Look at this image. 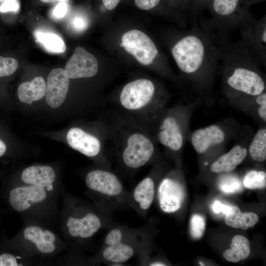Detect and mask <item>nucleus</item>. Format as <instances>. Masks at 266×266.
<instances>
[{"mask_svg":"<svg viewBox=\"0 0 266 266\" xmlns=\"http://www.w3.org/2000/svg\"><path fill=\"white\" fill-rule=\"evenodd\" d=\"M184 32L171 49L179 69L200 100L210 103L219 70V46L198 25Z\"/></svg>","mask_w":266,"mask_h":266,"instance_id":"obj_1","label":"nucleus"},{"mask_svg":"<svg viewBox=\"0 0 266 266\" xmlns=\"http://www.w3.org/2000/svg\"><path fill=\"white\" fill-rule=\"evenodd\" d=\"M220 50L218 71L224 97L257 96L266 92V76L260 65L239 42L218 44Z\"/></svg>","mask_w":266,"mask_h":266,"instance_id":"obj_2","label":"nucleus"},{"mask_svg":"<svg viewBox=\"0 0 266 266\" xmlns=\"http://www.w3.org/2000/svg\"><path fill=\"white\" fill-rule=\"evenodd\" d=\"M246 0H210L211 17L199 26L217 44L229 40L230 35L256 17Z\"/></svg>","mask_w":266,"mask_h":266,"instance_id":"obj_3","label":"nucleus"},{"mask_svg":"<svg viewBox=\"0 0 266 266\" xmlns=\"http://www.w3.org/2000/svg\"><path fill=\"white\" fill-rule=\"evenodd\" d=\"M200 100L179 103L171 108L165 109L159 116L156 133L157 141L169 152L181 153L190 134L191 120Z\"/></svg>","mask_w":266,"mask_h":266,"instance_id":"obj_4","label":"nucleus"},{"mask_svg":"<svg viewBox=\"0 0 266 266\" xmlns=\"http://www.w3.org/2000/svg\"><path fill=\"white\" fill-rule=\"evenodd\" d=\"M241 127L235 118L229 117L191 132L189 140L196 153L204 159L203 166L208 165L209 158H216L222 154Z\"/></svg>","mask_w":266,"mask_h":266,"instance_id":"obj_5","label":"nucleus"},{"mask_svg":"<svg viewBox=\"0 0 266 266\" xmlns=\"http://www.w3.org/2000/svg\"><path fill=\"white\" fill-rule=\"evenodd\" d=\"M166 97L157 91L150 80L139 79L127 84L120 95L121 105L129 110H137L152 105L160 112L165 109Z\"/></svg>","mask_w":266,"mask_h":266,"instance_id":"obj_6","label":"nucleus"},{"mask_svg":"<svg viewBox=\"0 0 266 266\" xmlns=\"http://www.w3.org/2000/svg\"><path fill=\"white\" fill-rule=\"evenodd\" d=\"M254 134L253 130L248 126H241L234 138V146L227 153L215 158L208 170L212 173L221 174L233 171L246 159L248 145Z\"/></svg>","mask_w":266,"mask_h":266,"instance_id":"obj_7","label":"nucleus"},{"mask_svg":"<svg viewBox=\"0 0 266 266\" xmlns=\"http://www.w3.org/2000/svg\"><path fill=\"white\" fill-rule=\"evenodd\" d=\"M243 46L260 65L266 66V16L256 18L239 30Z\"/></svg>","mask_w":266,"mask_h":266,"instance_id":"obj_8","label":"nucleus"},{"mask_svg":"<svg viewBox=\"0 0 266 266\" xmlns=\"http://www.w3.org/2000/svg\"><path fill=\"white\" fill-rule=\"evenodd\" d=\"M155 151V145L150 138L141 133H133L126 140L122 160L127 166L138 168L150 161Z\"/></svg>","mask_w":266,"mask_h":266,"instance_id":"obj_9","label":"nucleus"},{"mask_svg":"<svg viewBox=\"0 0 266 266\" xmlns=\"http://www.w3.org/2000/svg\"><path fill=\"white\" fill-rule=\"evenodd\" d=\"M120 46L143 65H151L159 55V50L150 37L137 30L125 33Z\"/></svg>","mask_w":266,"mask_h":266,"instance_id":"obj_10","label":"nucleus"},{"mask_svg":"<svg viewBox=\"0 0 266 266\" xmlns=\"http://www.w3.org/2000/svg\"><path fill=\"white\" fill-rule=\"evenodd\" d=\"M229 104L247 114L259 126L266 125V92L257 96L225 97Z\"/></svg>","mask_w":266,"mask_h":266,"instance_id":"obj_11","label":"nucleus"},{"mask_svg":"<svg viewBox=\"0 0 266 266\" xmlns=\"http://www.w3.org/2000/svg\"><path fill=\"white\" fill-rule=\"evenodd\" d=\"M96 57L85 49L77 46L66 64L65 71L69 79L89 78L98 71Z\"/></svg>","mask_w":266,"mask_h":266,"instance_id":"obj_12","label":"nucleus"},{"mask_svg":"<svg viewBox=\"0 0 266 266\" xmlns=\"http://www.w3.org/2000/svg\"><path fill=\"white\" fill-rule=\"evenodd\" d=\"M158 197L161 209L171 213L182 207L185 192L179 181L172 177H166L161 181L158 189Z\"/></svg>","mask_w":266,"mask_h":266,"instance_id":"obj_13","label":"nucleus"},{"mask_svg":"<svg viewBox=\"0 0 266 266\" xmlns=\"http://www.w3.org/2000/svg\"><path fill=\"white\" fill-rule=\"evenodd\" d=\"M86 184L92 190L108 197L118 196L123 190L121 180L115 174L102 169L89 172L86 177Z\"/></svg>","mask_w":266,"mask_h":266,"instance_id":"obj_14","label":"nucleus"},{"mask_svg":"<svg viewBox=\"0 0 266 266\" xmlns=\"http://www.w3.org/2000/svg\"><path fill=\"white\" fill-rule=\"evenodd\" d=\"M69 84V78L64 69L57 68L51 70L47 77L45 96L50 107L57 108L64 103L68 91Z\"/></svg>","mask_w":266,"mask_h":266,"instance_id":"obj_15","label":"nucleus"},{"mask_svg":"<svg viewBox=\"0 0 266 266\" xmlns=\"http://www.w3.org/2000/svg\"><path fill=\"white\" fill-rule=\"evenodd\" d=\"M66 140L72 148L87 157L96 156L101 150V144L99 139L78 127L68 131Z\"/></svg>","mask_w":266,"mask_h":266,"instance_id":"obj_16","label":"nucleus"},{"mask_svg":"<svg viewBox=\"0 0 266 266\" xmlns=\"http://www.w3.org/2000/svg\"><path fill=\"white\" fill-rule=\"evenodd\" d=\"M46 197L43 187L32 185L15 188L9 194V202L16 210L21 212L29 208L32 204L39 203Z\"/></svg>","mask_w":266,"mask_h":266,"instance_id":"obj_17","label":"nucleus"},{"mask_svg":"<svg viewBox=\"0 0 266 266\" xmlns=\"http://www.w3.org/2000/svg\"><path fill=\"white\" fill-rule=\"evenodd\" d=\"M66 226L68 228V233L72 236L87 238L99 231L101 223L97 215L89 213L81 218L69 217Z\"/></svg>","mask_w":266,"mask_h":266,"instance_id":"obj_18","label":"nucleus"},{"mask_svg":"<svg viewBox=\"0 0 266 266\" xmlns=\"http://www.w3.org/2000/svg\"><path fill=\"white\" fill-rule=\"evenodd\" d=\"M56 177L54 170L48 166H31L24 169L21 174L25 183L43 188L52 184Z\"/></svg>","mask_w":266,"mask_h":266,"instance_id":"obj_19","label":"nucleus"},{"mask_svg":"<svg viewBox=\"0 0 266 266\" xmlns=\"http://www.w3.org/2000/svg\"><path fill=\"white\" fill-rule=\"evenodd\" d=\"M46 85L45 80L41 77H36L30 82L22 83L17 90L19 100L31 105L33 101L42 99L45 96Z\"/></svg>","mask_w":266,"mask_h":266,"instance_id":"obj_20","label":"nucleus"},{"mask_svg":"<svg viewBox=\"0 0 266 266\" xmlns=\"http://www.w3.org/2000/svg\"><path fill=\"white\" fill-rule=\"evenodd\" d=\"M155 193L153 179L149 176L143 178L134 189L133 198L139 207L145 210L150 208Z\"/></svg>","mask_w":266,"mask_h":266,"instance_id":"obj_21","label":"nucleus"},{"mask_svg":"<svg viewBox=\"0 0 266 266\" xmlns=\"http://www.w3.org/2000/svg\"><path fill=\"white\" fill-rule=\"evenodd\" d=\"M259 216L253 212H242L235 206H233L231 211L226 215L225 222L232 228L247 230L254 227L258 222Z\"/></svg>","mask_w":266,"mask_h":266,"instance_id":"obj_22","label":"nucleus"},{"mask_svg":"<svg viewBox=\"0 0 266 266\" xmlns=\"http://www.w3.org/2000/svg\"><path fill=\"white\" fill-rule=\"evenodd\" d=\"M247 156L254 162L263 163L266 159V125L259 126L249 142Z\"/></svg>","mask_w":266,"mask_h":266,"instance_id":"obj_23","label":"nucleus"},{"mask_svg":"<svg viewBox=\"0 0 266 266\" xmlns=\"http://www.w3.org/2000/svg\"><path fill=\"white\" fill-rule=\"evenodd\" d=\"M248 239L241 235H236L232 238L230 248L223 253V257L228 262L237 263L246 259L250 254Z\"/></svg>","mask_w":266,"mask_h":266,"instance_id":"obj_24","label":"nucleus"},{"mask_svg":"<svg viewBox=\"0 0 266 266\" xmlns=\"http://www.w3.org/2000/svg\"><path fill=\"white\" fill-rule=\"evenodd\" d=\"M134 253L133 248L123 242L112 245H107L102 251V257L106 261L121 264L129 260Z\"/></svg>","mask_w":266,"mask_h":266,"instance_id":"obj_25","label":"nucleus"},{"mask_svg":"<svg viewBox=\"0 0 266 266\" xmlns=\"http://www.w3.org/2000/svg\"><path fill=\"white\" fill-rule=\"evenodd\" d=\"M34 35L36 41L48 52L60 54L66 51V46L64 40L57 34L37 30Z\"/></svg>","mask_w":266,"mask_h":266,"instance_id":"obj_26","label":"nucleus"},{"mask_svg":"<svg viewBox=\"0 0 266 266\" xmlns=\"http://www.w3.org/2000/svg\"><path fill=\"white\" fill-rule=\"evenodd\" d=\"M218 186L225 194H233L241 188V182L238 176L233 171L219 174L218 178Z\"/></svg>","mask_w":266,"mask_h":266,"instance_id":"obj_27","label":"nucleus"},{"mask_svg":"<svg viewBox=\"0 0 266 266\" xmlns=\"http://www.w3.org/2000/svg\"><path fill=\"white\" fill-rule=\"evenodd\" d=\"M244 187L249 189H263L266 186V173L263 170H251L242 180Z\"/></svg>","mask_w":266,"mask_h":266,"instance_id":"obj_28","label":"nucleus"},{"mask_svg":"<svg viewBox=\"0 0 266 266\" xmlns=\"http://www.w3.org/2000/svg\"><path fill=\"white\" fill-rule=\"evenodd\" d=\"M205 230V220L201 215L194 214L190 220V232L194 239L201 238Z\"/></svg>","mask_w":266,"mask_h":266,"instance_id":"obj_29","label":"nucleus"},{"mask_svg":"<svg viewBox=\"0 0 266 266\" xmlns=\"http://www.w3.org/2000/svg\"><path fill=\"white\" fill-rule=\"evenodd\" d=\"M18 67V62L16 59L0 56V77L11 75Z\"/></svg>","mask_w":266,"mask_h":266,"instance_id":"obj_30","label":"nucleus"},{"mask_svg":"<svg viewBox=\"0 0 266 266\" xmlns=\"http://www.w3.org/2000/svg\"><path fill=\"white\" fill-rule=\"evenodd\" d=\"M210 0H189L188 14L193 22H196L197 18L205 9L207 8Z\"/></svg>","mask_w":266,"mask_h":266,"instance_id":"obj_31","label":"nucleus"},{"mask_svg":"<svg viewBox=\"0 0 266 266\" xmlns=\"http://www.w3.org/2000/svg\"><path fill=\"white\" fill-rule=\"evenodd\" d=\"M123 234L122 231L118 228L110 230L106 234L104 242L106 245H112L122 242Z\"/></svg>","mask_w":266,"mask_h":266,"instance_id":"obj_32","label":"nucleus"},{"mask_svg":"<svg viewBox=\"0 0 266 266\" xmlns=\"http://www.w3.org/2000/svg\"><path fill=\"white\" fill-rule=\"evenodd\" d=\"M70 25L74 31L79 32H82L87 28L88 21L85 17L81 15H76L71 20Z\"/></svg>","mask_w":266,"mask_h":266,"instance_id":"obj_33","label":"nucleus"},{"mask_svg":"<svg viewBox=\"0 0 266 266\" xmlns=\"http://www.w3.org/2000/svg\"><path fill=\"white\" fill-rule=\"evenodd\" d=\"M20 8L18 0H5L0 5V12H13L17 13Z\"/></svg>","mask_w":266,"mask_h":266,"instance_id":"obj_34","label":"nucleus"},{"mask_svg":"<svg viewBox=\"0 0 266 266\" xmlns=\"http://www.w3.org/2000/svg\"><path fill=\"white\" fill-rule=\"evenodd\" d=\"M161 0H134L136 6L142 10H150L157 7Z\"/></svg>","mask_w":266,"mask_h":266,"instance_id":"obj_35","label":"nucleus"},{"mask_svg":"<svg viewBox=\"0 0 266 266\" xmlns=\"http://www.w3.org/2000/svg\"><path fill=\"white\" fill-rule=\"evenodd\" d=\"M67 9V4L65 1L59 2L53 10V17L57 19L63 18L66 14Z\"/></svg>","mask_w":266,"mask_h":266,"instance_id":"obj_36","label":"nucleus"},{"mask_svg":"<svg viewBox=\"0 0 266 266\" xmlns=\"http://www.w3.org/2000/svg\"><path fill=\"white\" fill-rule=\"evenodd\" d=\"M232 207V205H226L219 200H216L212 204V210L216 214L221 213L226 215L231 211Z\"/></svg>","mask_w":266,"mask_h":266,"instance_id":"obj_37","label":"nucleus"},{"mask_svg":"<svg viewBox=\"0 0 266 266\" xmlns=\"http://www.w3.org/2000/svg\"><path fill=\"white\" fill-rule=\"evenodd\" d=\"M18 265L16 258L9 254L0 255V266H17Z\"/></svg>","mask_w":266,"mask_h":266,"instance_id":"obj_38","label":"nucleus"},{"mask_svg":"<svg viewBox=\"0 0 266 266\" xmlns=\"http://www.w3.org/2000/svg\"><path fill=\"white\" fill-rule=\"evenodd\" d=\"M56 240L54 234L48 230L43 231L42 242L46 243H54Z\"/></svg>","mask_w":266,"mask_h":266,"instance_id":"obj_39","label":"nucleus"},{"mask_svg":"<svg viewBox=\"0 0 266 266\" xmlns=\"http://www.w3.org/2000/svg\"><path fill=\"white\" fill-rule=\"evenodd\" d=\"M103 4L108 10L114 9L119 3L120 0H102Z\"/></svg>","mask_w":266,"mask_h":266,"instance_id":"obj_40","label":"nucleus"},{"mask_svg":"<svg viewBox=\"0 0 266 266\" xmlns=\"http://www.w3.org/2000/svg\"><path fill=\"white\" fill-rule=\"evenodd\" d=\"M180 8L184 11H187L189 6V0H172Z\"/></svg>","mask_w":266,"mask_h":266,"instance_id":"obj_41","label":"nucleus"},{"mask_svg":"<svg viewBox=\"0 0 266 266\" xmlns=\"http://www.w3.org/2000/svg\"><path fill=\"white\" fill-rule=\"evenodd\" d=\"M6 146L4 142L0 139V157H1L5 152Z\"/></svg>","mask_w":266,"mask_h":266,"instance_id":"obj_42","label":"nucleus"},{"mask_svg":"<svg viewBox=\"0 0 266 266\" xmlns=\"http://www.w3.org/2000/svg\"><path fill=\"white\" fill-rule=\"evenodd\" d=\"M264 0H246V1L248 6L250 7L252 4L259 3Z\"/></svg>","mask_w":266,"mask_h":266,"instance_id":"obj_43","label":"nucleus"},{"mask_svg":"<svg viewBox=\"0 0 266 266\" xmlns=\"http://www.w3.org/2000/svg\"><path fill=\"white\" fill-rule=\"evenodd\" d=\"M43 3H53L56 2H63L69 0H40Z\"/></svg>","mask_w":266,"mask_h":266,"instance_id":"obj_44","label":"nucleus"},{"mask_svg":"<svg viewBox=\"0 0 266 266\" xmlns=\"http://www.w3.org/2000/svg\"><path fill=\"white\" fill-rule=\"evenodd\" d=\"M151 266H166V265L164 263H161V262H154L152 263L149 265Z\"/></svg>","mask_w":266,"mask_h":266,"instance_id":"obj_45","label":"nucleus"},{"mask_svg":"<svg viewBox=\"0 0 266 266\" xmlns=\"http://www.w3.org/2000/svg\"><path fill=\"white\" fill-rule=\"evenodd\" d=\"M53 189V186L52 184L49 185L46 187V189L48 191H52Z\"/></svg>","mask_w":266,"mask_h":266,"instance_id":"obj_46","label":"nucleus"},{"mask_svg":"<svg viewBox=\"0 0 266 266\" xmlns=\"http://www.w3.org/2000/svg\"><path fill=\"white\" fill-rule=\"evenodd\" d=\"M5 0H0V2H3V1H4Z\"/></svg>","mask_w":266,"mask_h":266,"instance_id":"obj_47","label":"nucleus"}]
</instances>
